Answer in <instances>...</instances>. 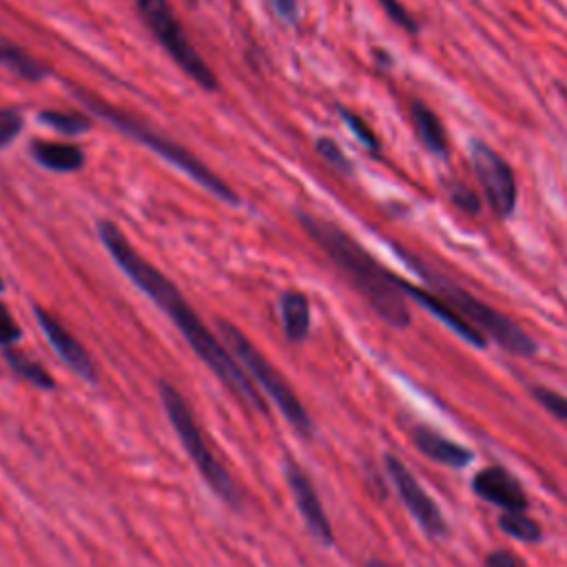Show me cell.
I'll return each mask as SVG.
<instances>
[{"instance_id":"cell-1","label":"cell","mask_w":567,"mask_h":567,"mask_svg":"<svg viewBox=\"0 0 567 567\" xmlns=\"http://www.w3.org/2000/svg\"><path fill=\"white\" fill-rule=\"evenodd\" d=\"M97 235L113 257V261L126 272V277L144 290V295L155 301L164 315L175 323L182 337L188 341L193 352L213 370V374L246 405H250L261 416H268V403L255 388L248 372L239 365V361L230 354L226 346L206 328V323L197 317L190 303L184 299L179 288L153 264H148L135 246L126 239V235L109 219L97 224Z\"/></svg>"},{"instance_id":"cell-2","label":"cell","mask_w":567,"mask_h":567,"mask_svg":"<svg viewBox=\"0 0 567 567\" xmlns=\"http://www.w3.org/2000/svg\"><path fill=\"white\" fill-rule=\"evenodd\" d=\"M299 221L312 241L341 270L348 284L385 323L392 328L410 326V310L405 295L396 284V275L385 270L354 237H350L334 221L308 213H299Z\"/></svg>"},{"instance_id":"cell-3","label":"cell","mask_w":567,"mask_h":567,"mask_svg":"<svg viewBox=\"0 0 567 567\" xmlns=\"http://www.w3.org/2000/svg\"><path fill=\"white\" fill-rule=\"evenodd\" d=\"M69 89L78 95V100L93 115H97L100 120H104L113 128L122 131L124 135H128L137 144L151 148L162 159L171 162L175 168L186 173L197 186L208 190L213 197H217V199H221L224 204H230V206H239L241 204V197L219 175H215L199 157H195L188 148H184L182 144L173 142L171 137L159 135L146 122H142L137 115H131V113L122 111L120 106H113V104L104 102L100 95H95V93H91V91H86L82 86H75V84H69Z\"/></svg>"},{"instance_id":"cell-4","label":"cell","mask_w":567,"mask_h":567,"mask_svg":"<svg viewBox=\"0 0 567 567\" xmlns=\"http://www.w3.org/2000/svg\"><path fill=\"white\" fill-rule=\"evenodd\" d=\"M396 252L403 257V261L412 270H416L425 279V284H430L434 295H439L445 303H450L461 317H465L483 334L492 337L503 350H507L512 354H518V357H529V354L536 352L534 339L518 323H514L509 317H505L496 308L487 306L485 301H481L478 297L467 292L463 286H458L456 281H452L443 272L430 268L423 259L414 257L412 252H405L403 248H396Z\"/></svg>"},{"instance_id":"cell-5","label":"cell","mask_w":567,"mask_h":567,"mask_svg":"<svg viewBox=\"0 0 567 567\" xmlns=\"http://www.w3.org/2000/svg\"><path fill=\"white\" fill-rule=\"evenodd\" d=\"M159 396H162V405L164 412L182 443V447L186 450V454L190 456L193 465L197 467L199 476L204 478V483L215 492L217 498H221L228 507L233 509H241L244 505V496L235 483V478L230 476V472L226 470V465L217 458V454L210 450L188 401L184 399V394L168 381L159 383Z\"/></svg>"},{"instance_id":"cell-6","label":"cell","mask_w":567,"mask_h":567,"mask_svg":"<svg viewBox=\"0 0 567 567\" xmlns=\"http://www.w3.org/2000/svg\"><path fill=\"white\" fill-rule=\"evenodd\" d=\"M217 328H219V334H221L226 348L230 350V354L241 363V368L248 372V377L252 381H257L261 385V390L275 401L277 410L290 423V427L301 436H310L312 419L308 416L303 403L299 401L295 390L288 385L284 374L261 354V350L237 326H233L226 319H217Z\"/></svg>"},{"instance_id":"cell-7","label":"cell","mask_w":567,"mask_h":567,"mask_svg":"<svg viewBox=\"0 0 567 567\" xmlns=\"http://www.w3.org/2000/svg\"><path fill=\"white\" fill-rule=\"evenodd\" d=\"M137 13L146 22L148 31L159 40L164 51L175 60V64L202 89L217 91L219 80L206 60L197 53V49L186 38L179 20L175 18L171 4L166 0H135Z\"/></svg>"},{"instance_id":"cell-8","label":"cell","mask_w":567,"mask_h":567,"mask_svg":"<svg viewBox=\"0 0 567 567\" xmlns=\"http://www.w3.org/2000/svg\"><path fill=\"white\" fill-rule=\"evenodd\" d=\"M470 162L492 210L498 217H509L518 199V186L509 162L487 142L476 137L470 142Z\"/></svg>"},{"instance_id":"cell-9","label":"cell","mask_w":567,"mask_h":567,"mask_svg":"<svg viewBox=\"0 0 567 567\" xmlns=\"http://www.w3.org/2000/svg\"><path fill=\"white\" fill-rule=\"evenodd\" d=\"M284 472H286V481H288L292 501H295L308 532L312 534V538L317 543H321L323 547H330L334 543V534H332V525L326 516V509L321 505L315 483L310 481L306 470L295 458H286Z\"/></svg>"},{"instance_id":"cell-10","label":"cell","mask_w":567,"mask_h":567,"mask_svg":"<svg viewBox=\"0 0 567 567\" xmlns=\"http://www.w3.org/2000/svg\"><path fill=\"white\" fill-rule=\"evenodd\" d=\"M385 470L405 503V507L412 512L416 523L430 534V536H443L445 534V520L436 503L430 498V494L419 485L414 474L392 454L385 456Z\"/></svg>"},{"instance_id":"cell-11","label":"cell","mask_w":567,"mask_h":567,"mask_svg":"<svg viewBox=\"0 0 567 567\" xmlns=\"http://www.w3.org/2000/svg\"><path fill=\"white\" fill-rule=\"evenodd\" d=\"M33 315H35V321H38L42 334L47 337V341L53 348V352L62 359V363L73 374L84 379L86 383H97V370H95V363H93L91 354L86 352V348L53 315H49L44 308L35 306Z\"/></svg>"},{"instance_id":"cell-12","label":"cell","mask_w":567,"mask_h":567,"mask_svg":"<svg viewBox=\"0 0 567 567\" xmlns=\"http://www.w3.org/2000/svg\"><path fill=\"white\" fill-rule=\"evenodd\" d=\"M396 284H399V288H401V292L403 295H408L410 299H414L419 306H423L430 315H434L439 321H443L450 330H454L463 341H467L470 346H474V348H485V343H487V339H485V334L478 330V328H474L465 317H461L450 303H445L439 295H434V292H430V290H425V288H419V286H414L412 281H405V279H401V277H396Z\"/></svg>"},{"instance_id":"cell-13","label":"cell","mask_w":567,"mask_h":567,"mask_svg":"<svg viewBox=\"0 0 567 567\" xmlns=\"http://www.w3.org/2000/svg\"><path fill=\"white\" fill-rule=\"evenodd\" d=\"M472 487L481 498L503 507L505 512H523L527 507V496H525L520 483L516 481V476H512L503 467L492 465V467L481 470L474 476Z\"/></svg>"},{"instance_id":"cell-14","label":"cell","mask_w":567,"mask_h":567,"mask_svg":"<svg viewBox=\"0 0 567 567\" xmlns=\"http://www.w3.org/2000/svg\"><path fill=\"white\" fill-rule=\"evenodd\" d=\"M412 441L414 445L425 454L430 456L432 461L436 463H443V465H450V467H463L470 463L472 458V452L465 450L463 445L445 439L443 434L434 432L432 427L427 425H416L412 430Z\"/></svg>"},{"instance_id":"cell-15","label":"cell","mask_w":567,"mask_h":567,"mask_svg":"<svg viewBox=\"0 0 567 567\" xmlns=\"http://www.w3.org/2000/svg\"><path fill=\"white\" fill-rule=\"evenodd\" d=\"M31 157L53 173H78L84 166V151L66 142L35 140L31 142Z\"/></svg>"},{"instance_id":"cell-16","label":"cell","mask_w":567,"mask_h":567,"mask_svg":"<svg viewBox=\"0 0 567 567\" xmlns=\"http://www.w3.org/2000/svg\"><path fill=\"white\" fill-rule=\"evenodd\" d=\"M410 120L414 124V131L421 140V144L439 159H447L450 155V144H447V133L439 115L423 102L414 100L410 102Z\"/></svg>"},{"instance_id":"cell-17","label":"cell","mask_w":567,"mask_h":567,"mask_svg":"<svg viewBox=\"0 0 567 567\" xmlns=\"http://www.w3.org/2000/svg\"><path fill=\"white\" fill-rule=\"evenodd\" d=\"M279 312L286 339L292 343L306 341L310 332V301L299 290H288L279 299Z\"/></svg>"},{"instance_id":"cell-18","label":"cell","mask_w":567,"mask_h":567,"mask_svg":"<svg viewBox=\"0 0 567 567\" xmlns=\"http://www.w3.org/2000/svg\"><path fill=\"white\" fill-rule=\"evenodd\" d=\"M2 359L4 363L11 368V372L16 377H20L22 381H27L29 385L38 388V390H53L55 388V379L51 377V372L35 359H31L29 354L11 348H2Z\"/></svg>"},{"instance_id":"cell-19","label":"cell","mask_w":567,"mask_h":567,"mask_svg":"<svg viewBox=\"0 0 567 567\" xmlns=\"http://www.w3.org/2000/svg\"><path fill=\"white\" fill-rule=\"evenodd\" d=\"M38 120L42 124H47L49 128L62 133V135H80L84 131L91 128V117L82 115V113H62V111H42L38 115Z\"/></svg>"},{"instance_id":"cell-20","label":"cell","mask_w":567,"mask_h":567,"mask_svg":"<svg viewBox=\"0 0 567 567\" xmlns=\"http://www.w3.org/2000/svg\"><path fill=\"white\" fill-rule=\"evenodd\" d=\"M498 525L505 534L518 538V540H538L540 538V527L534 518L525 516L523 512H505L498 518Z\"/></svg>"},{"instance_id":"cell-21","label":"cell","mask_w":567,"mask_h":567,"mask_svg":"<svg viewBox=\"0 0 567 567\" xmlns=\"http://www.w3.org/2000/svg\"><path fill=\"white\" fill-rule=\"evenodd\" d=\"M339 115H341L343 124L354 133V137H357L370 153H379L381 144H379L374 131L368 126V122H365L361 115H357V113H352V111H348V109H343V106H339Z\"/></svg>"},{"instance_id":"cell-22","label":"cell","mask_w":567,"mask_h":567,"mask_svg":"<svg viewBox=\"0 0 567 567\" xmlns=\"http://www.w3.org/2000/svg\"><path fill=\"white\" fill-rule=\"evenodd\" d=\"M315 148H317L319 157H321L328 166H332L334 171H341V173H346V175L352 173V162L348 159V155L341 151V146H339L334 140H330V137H319V140L315 142Z\"/></svg>"},{"instance_id":"cell-23","label":"cell","mask_w":567,"mask_h":567,"mask_svg":"<svg viewBox=\"0 0 567 567\" xmlns=\"http://www.w3.org/2000/svg\"><path fill=\"white\" fill-rule=\"evenodd\" d=\"M24 126L20 111L16 109H0V148L11 144Z\"/></svg>"},{"instance_id":"cell-24","label":"cell","mask_w":567,"mask_h":567,"mask_svg":"<svg viewBox=\"0 0 567 567\" xmlns=\"http://www.w3.org/2000/svg\"><path fill=\"white\" fill-rule=\"evenodd\" d=\"M379 2H381V7L385 9L388 18H390L396 27H401L403 31H408V33H412V35L419 33V22L412 18V13H410L399 0H379Z\"/></svg>"},{"instance_id":"cell-25","label":"cell","mask_w":567,"mask_h":567,"mask_svg":"<svg viewBox=\"0 0 567 567\" xmlns=\"http://www.w3.org/2000/svg\"><path fill=\"white\" fill-rule=\"evenodd\" d=\"M20 337H22V330L18 321L13 319L9 308L0 301V348H11L13 343L20 341Z\"/></svg>"},{"instance_id":"cell-26","label":"cell","mask_w":567,"mask_h":567,"mask_svg":"<svg viewBox=\"0 0 567 567\" xmlns=\"http://www.w3.org/2000/svg\"><path fill=\"white\" fill-rule=\"evenodd\" d=\"M534 396L545 405V410H549L558 419L567 421V396H563V394H558L554 390H547V388H536Z\"/></svg>"},{"instance_id":"cell-27","label":"cell","mask_w":567,"mask_h":567,"mask_svg":"<svg viewBox=\"0 0 567 567\" xmlns=\"http://www.w3.org/2000/svg\"><path fill=\"white\" fill-rule=\"evenodd\" d=\"M450 197H452V202H454L461 210H465V213H470V215H476V213L481 210L478 195H476L474 190H470L467 186H463V184H456V186L452 188Z\"/></svg>"},{"instance_id":"cell-28","label":"cell","mask_w":567,"mask_h":567,"mask_svg":"<svg viewBox=\"0 0 567 567\" xmlns=\"http://www.w3.org/2000/svg\"><path fill=\"white\" fill-rule=\"evenodd\" d=\"M272 9L277 11V16L281 20H286L288 24L297 22V13H299V0H272Z\"/></svg>"},{"instance_id":"cell-29","label":"cell","mask_w":567,"mask_h":567,"mask_svg":"<svg viewBox=\"0 0 567 567\" xmlns=\"http://www.w3.org/2000/svg\"><path fill=\"white\" fill-rule=\"evenodd\" d=\"M485 567H520V563L514 556H509L507 551H494L487 556Z\"/></svg>"},{"instance_id":"cell-30","label":"cell","mask_w":567,"mask_h":567,"mask_svg":"<svg viewBox=\"0 0 567 567\" xmlns=\"http://www.w3.org/2000/svg\"><path fill=\"white\" fill-rule=\"evenodd\" d=\"M11 58H13V42L0 35V66L9 64Z\"/></svg>"},{"instance_id":"cell-31","label":"cell","mask_w":567,"mask_h":567,"mask_svg":"<svg viewBox=\"0 0 567 567\" xmlns=\"http://www.w3.org/2000/svg\"><path fill=\"white\" fill-rule=\"evenodd\" d=\"M365 567H388L383 560H377V558H372V560H368V565Z\"/></svg>"},{"instance_id":"cell-32","label":"cell","mask_w":567,"mask_h":567,"mask_svg":"<svg viewBox=\"0 0 567 567\" xmlns=\"http://www.w3.org/2000/svg\"><path fill=\"white\" fill-rule=\"evenodd\" d=\"M4 290V281H2V277H0V292Z\"/></svg>"}]
</instances>
